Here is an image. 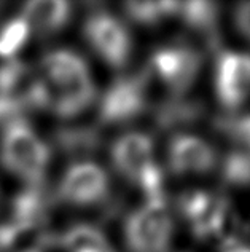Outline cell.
<instances>
[{"instance_id":"2e32d148","label":"cell","mask_w":250,"mask_h":252,"mask_svg":"<svg viewBox=\"0 0 250 252\" xmlns=\"http://www.w3.org/2000/svg\"><path fill=\"white\" fill-rule=\"evenodd\" d=\"M194 29H209L215 23V6L210 3H179L177 15Z\"/></svg>"},{"instance_id":"4fadbf2b","label":"cell","mask_w":250,"mask_h":252,"mask_svg":"<svg viewBox=\"0 0 250 252\" xmlns=\"http://www.w3.org/2000/svg\"><path fill=\"white\" fill-rule=\"evenodd\" d=\"M64 252H115L105 233L91 223H77L61 236Z\"/></svg>"},{"instance_id":"30bf717a","label":"cell","mask_w":250,"mask_h":252,"mask_svg":"<svg viewBox=\"0 0 250 252\" xmlns=\"http://www.w3.org/2000/svg\"><path fill=\"white\" fill-rule=\"evenodd\" d=\"M180 212L196 236L210 238L219 235L225 227L228 204L219 193L194 190L182 196Z\"/></svg>"},{"instance_id":"5bb4252c","label":"cell","mask_w":250,"mask_h":252,"mask_svg":"<svg viewBox=\"0 0 250 252\" xmlns=\"http://www.w3.org/2000/svg\"><path fill=\"white\" fill-rule=\"evenodd\" d=\"M179 3L174 2H133L124 8L131 19L143 26H155L177 15Z\"/></svg>"},{"instance_id":"ba28073f","label":"cell","mask_w":250,"mask_h":252,"mask_svg":"<svg viewBox=\"0 0 250 252\" xmlns=\"http://www.w3.org/2000/svg\"><path fill=\"white\" fill-rule=\"evenodd\" d=\"M214 91L223 109L236 112L250 99V53L223 50L215 59Z\"/></svg>"},{"instance_id":"52a82bcc","label":"cell","mask_w":250,"mask_h":252,"mask_svg":"<svg viewBox=\"0 0 250 252\" xmlns=\"http://www.w3.org/2000/svg\"><path fill=\"white\" fill-rule=\"evenodd\" d=\"M150 74L172 93H185L199 75L201 58L194 48L183 43L160 46L150 58Z\"/></svg>"},{"instance_id":"9a60e30c","label":"cell","mask_w":250,"mask_h":252,"mask_svg":"<svg viewBox=\"0 0 250 252\" xmlns=\"http://www.w3.org/2000/svg\"><path fill=\"white\" fill-rule=\"evenodd\" d=\"M32 32L21 16L10 19L0 29V59H13L28 43Z\"/></svg>"},{"instance_id":"8fae6325","label":"cell","mask_w":250,"mask_h":252,"mask_svg":"<svg viewBox=\"0 0 250 252\" xmlns=\"http://www.w3.org/2000/svg\"><path fill=\"white\" fill-rule=\"evenodd\" d=\"M145 105V90L139 77L116 82L101 99V118L107 123H121L137 117Z\"/></svg>"},{"instance_id":"3957f363","label":"cell","mask_w":250,"mask_h":252,"mask_svg":"<svg viewBox=\"0 0 250 252\" xmlns=\"http://www.w3.org/2000/svg\"><path fill=\"white\" fill-rule=\"evenodd\" d=\"M0 161L13 176L30 185L42 181L50 164V149L28 123L15 120L5 126L0 139Z\"/></svg>"},{"instance_id":"6da1fadb","label":"cell","mask_w":250,"mask_h":252,"mask_svg":"<svg viewBox=\"0 0 250 252\" xmlns=\"http://www.w3.org/2000/svg\"><path fill=\"white\" fill-rule=\"evenodd\" d=\"M97 90L88 63L70 48H55L42 58L34 85V105L72 118L88 110Z\"/></svg>"},{"instance_id":"7a4b0ae2","label":"cell","mask_w":250,"mask_h":252,"mask_svg":"<svg viewBox=\"0 0 250 252\" xmlns=\"http://www.w3.org/2000/svg\"><path fill=\"white\" fill-rule=\"evenodd\" d=\"M110 161L128 182L147 191V198L163 196V176L156 161L153 137L142 131H128L110 147Z\"/></svg>"},{"instance_id":"9c48e42d","label":"cell","mask_w":250,"mask_h":252,"mask_svg":"<svg viewBox=\"0 0 250 252\" xmlns=\"http://www.w3.org/2000/svg\"><path fill=\"white\" fill-rule=\"evenodd\" d=\"M167 168L175 176H204L219 164L214 145L194 132H179L167 144Z\"/></svg>"},{"instance_id":"7c38bea8","label":"cell","mask_w":250,"mask_h":252,"mask_svg":"<svg viewBox=\"0 0 250 252\" xmlns=\"http://www.w3.org/2000/svg\"><path fill=\"white\" fill-rule=\"evenodd\" d=\"M32 34H56L69 24L72 6L64 0H32L19 13Z\"/></svg>"},{"instance_id":"d6986e66","label":"cell","mask_w":250,"mask_h":252,"mask_svg":"<svg viewBox=\"0 0 250 252\" xmlns=\"http://www.w3.org/2000/svg\"><path fill=\"white\" fill-rule=\"evenodd\" d=\"M236 132H238L241 141L247 145L249 154H250V115L241 118V122L236 126Z\"/></svg>"},{"instance_id":"ac0fdd59","label":"cell","mask_w":250,"mask_h":252,"mask_svg":"<svg viewBox=\"0 0 250 252\" xmlns=\"http://www.w3.org/2000/svg\"><path fill=\"white\" fill-rule=\"evenodd\" d=\"M234 26L239 34L250 42V2L241 3L234 8Z\"/></svg>"},{"instance_id":"8992f818","label":"cell","mask_w":250,"mask_h":252,"mask_svg":"<svg viewBox=\"0 0 250 252\" xmlns=\"http://www.w3.org/2000/svg\"><path fill=\"white\" fill-rule=\"evenodd\" d=\"M110 190V179L99 163L80 160L67 166L57 184V196L69 206L86 208L104 201Z\"/></svg>"},{"instance_id":"e0dca14e","label":"cell","mask_w":250,"mask_h":252,"mask_svg":"<svg viewBox=\"0 0 250 252\" xmlns=\"http://www.w3.org/2000/svg\"><path fill=\"white\" fill-rule=\"evenodd\" d=\"M226 174L233 184L249 182L250 181V154L247 157H231L226 164Z\"/></svg>"},{"instance_id":"277c9868","label":"cell","mask_w":250,"mask_h":252,"mask_svg":"<svg viewBox=\"0 0 250 252\" xmlns=\"http://www.w3.org/2000/svg\"><path fill=\"white\" fill-rule=\"evenodd\" d=\"M129 252H169L174 238V217L164 196L147 198L131 211L123 225Z\"/></svg>"},{"instance_id":"5b68a950","label":"cell","mask_w":250,"mask_h":252,"mask_svg":"<svg viewBox=\"0 0 250 252\" xmlns=\"http://www.w3.org/2000/svg\"><path fill=\"white\" fill-rule=\"evenodd\" d=\"M83 37L91 51L105 65L124 67L133 53V40L126 24L113 13L94 11L84 19Z\"/></svg>"}]
</instances>
